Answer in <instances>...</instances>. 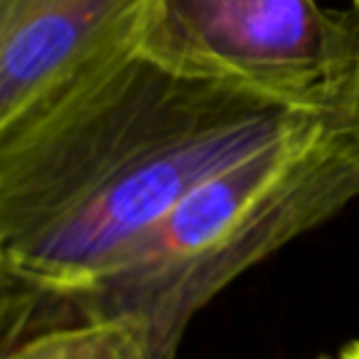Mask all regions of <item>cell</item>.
<instances>
[{"instance_id":"6da1fadb","label":"cell","mask_w":359,"mask_h":359,"mask_svg":"<svg viewBox=\"0 0 359 359\" xmlns=\"http://www.w3.org/2000/svg\"><path fill=\"white\" fill-rule=\"evenodd\" d=\"M313 118L320 114L175 74L133 52L3 130V349L205 177Z\"/></svg>"},{"instance_id":"7a4b0ae2","label":"cell","mask_w":359,"mask_h":359,"mask_svg":"<svg viewBox=\"0 0 359 359\" xmlns=\"http://www.w3.org/2000/svg\"><path fill=\"white\" fill-rule=\"evenodd\" d=\"M354 197L359 160L342 118H313L202 180L109 269L52 305L35 332L130 318L148 327L160 359H175L217 293Z\"/></svg>"},{"instance_id":"3957f363","label":"cell","mask_w":359,"mask_h":359,"mask_svg":"<svg viewBox=\"0 0 359 359\" xmlns=\"http://www.w3.org/2000/svg\"><path fill=\"white\" fill-rule=\"evenodd\" d=\"M135 52L175 74L342 118L359 72V13L318 0H148Z\"/></svg>"},{"instance_id":"277c9868","label":"cell","mask_w":359,"mask_h":359,"mask_svg":"<svg viewBox=\"0 0 359 359\" xmlns=\"http://www.w3.org/2000/svg\"><path fill=\"white\" fill-rule=\"evenodd\" d=\"M148 0H0V133L138 50Z\"/></svg>"},{"instance_id":"5b68a950","label":"cell","mask_w":359,"mask_h":359,"mask_svg":"<svg viewBox=\"0 0 359 359\" xmlns=\"http://www.w3.org/2000/svg\"><path fill=\"white\" fill-rule=\"evenodd\" d=\"M3 359H160L148 327L130 318L79 320L40 330L3 349Z\"/></svg>"},{"instance_id":"8992f818","label":"cell","mask_w":359,"mask_h":359,"mask_svg":"<svg viewBox=\"0 0 359 359\" xmlns=\"http://www.w3.org/2000/svg\"><path fill=\"white\" fill-rule=\"evenodd\" d=\"M342 126H344V130H347L349 140H352L354 155H357V160H359V72H357V81H354V89H352V99H349V106L342 116Z\"/></svg>"},{"instance_id":"52a82bcc","label":"cell","mask_w":359,"mask_h":359,"mask_svg":"<svg viewBox=\"0 0 359 359\" xmlns=\"http://www.w3.org/2000/svg\"><path fill=\"white\" fill-rule=\"evenodd\" d=\"M337 359H359V342H349L347 347L339 352Z\"/></svg>"},{"instance_id":"ba28073f","label":"cell","mask_w":359,"mask_h":359,"mask_svg":"<svg viewBox=\"0 0 359 359\" xmlns=\"http://www.w3.org/2000/svg\"><path fill=\"white\" fill-rule=\"evenodd\" d=\"M352 8L354 11H359V0H352Z\"/></svg>"},{"instance_id":"9c48e42d","label":"cell","mask_w":359,"mask_h":359,"mask_svg":"<svg viewBox=\"0 0 359 359\" xmlns=\"http://www.w3.org/2000/svg\"><path fill=\"white\" fill-rule=\"evenodd\" d=\"M320 359H330V357H320Z\"/></svg>"}]
</instances>
